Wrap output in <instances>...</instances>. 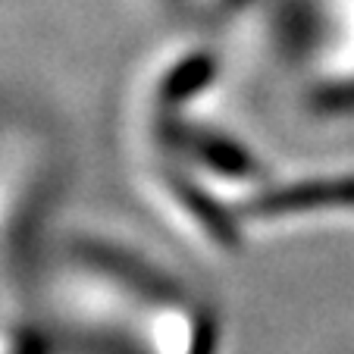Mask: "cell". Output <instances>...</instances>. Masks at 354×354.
Here are the masks:
<instances>
[{
	"mask_svg": "<svg viewBox=\"0 0 354 354\" xmlns=\"http://www.w3.org/2000/svg\"><path fill=\"white\" fill-rule=\"evenodd\" d=\"M160 132H163V141L173 145L179 154L194 157L201 167H207L216 176L245 179V176L257 173V160L232 138H223L216 132H207L201 126H188V122H179V120H163Z\"/></svg>",
	"mask_w": 354,
	"mask_h": 354,
	"instance_id": "6da1fadb",
	"label": "cell"
},
{
	"mask_svg": "<svg viewBox=\"0 0 354 354\" xmlns=\"http://www.w3.org/2000/svg\"><path fill=\"white\" fill-rule=\"evenodd\" d=\"M320 207H354V176L310 179V182H298V185L263 192L245 204V216L267 220V216H292Z\"/></svg>",
	"mask_w": 354,
	"mask_h": 354,
	"instance_id": "7a4b0ae2",
	"label": "cell"
},
{
	"mask_svg": "<svg viewBox=\"0 0 354 354\" xmlns=\"http://www.w3.org/2000/svg\"><path fill=\"white\" fill-rule=\"evenodd\" d=\"M169 185H173L176 194H179V201L185 204L188 214L207 229L210 239L220 241V245H226V248L239 245V223H235V216L223 207L220 201H214L207 192H201L198 185H192V182L179 173L169 176Z\"/></svg>",
	"mask_w": 354,
	"mask_h": 354,
	"instance_id": "3957f363",
	"label": "cell"
},
{
	"mask_svg": "<svg viewBox=\"0 0 354 354\" xmlns=\"http://www.w3.org/2000/svg\"><path fill=\"white\" fill-rule=\"evenodd\" d=\"M85 257L91 263H97L104 273L110 276H120V279H126L132 288H138V292H145L147 298H176V288L173 282H167L160 273H154L151 267H145V263L132 261V257L120 254V251H110V248H100V245H91L85 248Z\"/></svg>",
	"mask_w": 354,
	"mask_h": 354,
	"instance_id": "277c9868",
	"label": "cell"
},
{
	"mask_svg": "<svg viewBox=\"0 0 354 354\" xmlns=\"http://www.w3.org/2000/svg\"><path fill=\"white\" fill-rule=\"evenodd\" d=\"M214 73H216V66H214V60H210V57H204V54L188 57V60H182L179 66H176L173 73L163 79L160 100H163V104H179V100L192 97V94H198L201 88L214 79Z\"/></svg>",
	"mask_w": 354,
	"mask_h": 354,
	"instance_id": "5b68a950",
	"label": "cell"
}]
</instances>
